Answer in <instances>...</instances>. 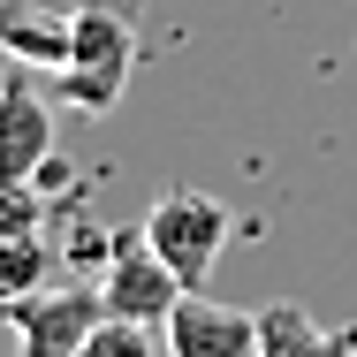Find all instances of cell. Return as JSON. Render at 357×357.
Here are the masks:
<instances>
[{
    "instance_id": "4",
    "label": "cell",
    "mask_w": 357,
    "mask_h": 357,
    "mask_svg": "<svg viewBox=\"0 0 357 357\" xmlns=\"http://www.w3.org/2000/svg\"><path fill=\"white\" fill-rule=\"evenodd\" d=\"M99 319H107L99 282H46L38 296H23V304L8 312L15 357H84V342H91Z\"/></svg>"
},
{
    "instance_id": "11",
    "label": "cell",
    "mask_w": 357,
    "mask_h": 357,
    "mask_svg": "<svg viewBox=\"0 0 357 357\" xmlns=\"http://www.w3.org/2000/svg\"><path fill=\"white\" fill-rule=\"evenodd\" d=\"M0 61H8V54H0Z\"/></svg>"
},
{
    "instance_id": "9",
    "label": "cell",
    "mask_w": 357,
    "mask_h": 357,
    "mask_svg": "<svg viewBox=\"0 0 357 357\" xmlns=\"http://www.w3.org/2000/svg\"><path fill=\"white\" fill-rule=\"evenodd\" d=\"M54 274V251L38 236V220H0V312H15L23 296H38Z\"/></svg>"
},
{
    "instance_id": "2",
    "label": "cell",
    "mask_w": 357,
    "mask_h": 357,
    "mask_svg": "<svg viewBox=\"0 0 357 357\" xmlns=\"http://www.w3.org/2000/svg\"><path fill=\"white\" fill-rule=\"evenodd\" d=\"M99 296H107V319L167 327V312H175L190 289L175 282V266L152 251L144 228H114V236H107V266H99Z\"/></svg>"
},
{
    "instance_id": "8",
    "label": "cell",
    "mask_w": 357,
    "mask_h": 357,
    "mask_svg": "<svg viewBox=\"0 0 357 357\" xmlns=\"http://www.w3.org/2000/svg\"><path fill=\"white\" fill-rule=\"evenodd\" d=\"M259 357H357V327H319L304 304H266L259 312Z\"/></svg>"
},
{
    "instance_id": "7",
    "label": "cell",
    "mask_w": 357,
    "mask_h": 357,
    "mask_svg": "<svg viewBox=\"0 0 357 357\" xmlns=\"http://www.w3.org/2000/svg\"><path fill=\"white\" fill-rule=\"evenodd\" d=\"M69 15L46 8V0H0V54L15 69H38V76H61L69 69Z\"/></svg>"
},
{
    "instance_id": "6",
    "label": "cell",
    "mask_w": 357,
    "mask_h": 357,
    "mask_svg": "<svg viewBox=\"0 0 357 357\" xmlns=\"http://www.w3.org/2000/svg\"><path fill=\"white\" fill-rule=\"evenodd\" d=\"M160 335H167V357H259V312H236L206 289H190Z\"/></svg>"
},
{
    "instance_id": "3",
    "label": "cell",
    "mask_w": 357,
    "mask_h": 357,
    "mask_svg": "<svg viewBox=\"0 0 357 357\" xmlns=\"http://www.w3.org/2000/svg\"><path fill=\"white\" fill-rule=\"evenodd\" d=\"M144 236H152V251L175 266L183 289H206L220 243H228V206L206 198V190H167V198L144 213Z\"/></svg>"
},
{
    "instance_id": "10",
    "label": "cell",
    "mask_w": 357,
    "mask_h": 357,
    "mask_svg": "<svg viewBox=\"0 0 357 357\" xmlns=\"http://www.w3.org/2000/svg\"><path fill=\"white\" fill-rule=\"evenodd\" d=\"M84 357H152V327H137V319H99L91 342H84Z\"/></svg>"
},
{
    "instance_id": "5",
    "label": "cell",
    "mask_w": 357,
    "mask_h": 357,
    "mask_svg": "<svg viewBox=\"0 0 357 357\" xmlns=\"http://www.w3.org/2000/svg\"><path fill=\"white\" fill-rule=\"evenodd\" d=\"M31 76L38 69H0V183H38L54 160V114Z\"/></svg>"
},
{
    "instance_id": "1",
    "label": "cell",
    "mask_w": 357,
    "mask_h": 357,
    "mask_svg": "<svg viewBox=\"0 0 357 357\" xmlns=\"http://www.w3.org/2000/svg\"><path fill=\"white\" fill-rule=\"evenodd\" d=\"M69 69L54 76L61 99L84 114H107L122 107L130 69H137V23H130V0H76L69 8Z\"/></svg>"
}]
</instances>
